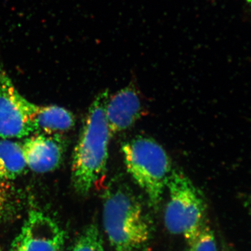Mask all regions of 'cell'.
I'll use <instances>...</instances> for the list:
<instances>
[{
  "label": "cell",
  "instance_id": "4fadbf2b",
  "mask_svg": "<svg viewBox=\"0 0 251 251\" xmlns=\"http://www.w3.org/2000/svg\"><path fill=\"white\" fill-rule=\"evenodd\" d=\"M7 190L4 182L0 181V213L4 211L9 201V193Z\"/></svg>",
  "mask_w": 251,
  "mask_h": 251
},
{
  "label": "cell",
  "instance_id": "7a4b0ae2",
  "mask_svg": "<svg viewBox=\"0 0 251 251\" xmlns=\"http://www.w3.org/2000/svg\"><path fill=\"white\" fill-rule=\"evenodd\" d=\"M108 90L99 93L90 105L73 155L72 180L74 189L86 196L106 170L111 138L105 116Z\"/></svg>",
  "mask_w": 251,
  "mask_h": 251
},
{
  "label": "cell",
  "instance_id": "8992f818",
  "mask_svg": "<svg viewBox=\"0 0 251 251\" xmlns=\"http://www.w3.org/2000/svg\"><path fill=\"white\" fill-rule=\"evenodd\" d=\"M28 168L37 173L54 171L62 163L67 142L61 134L34 133L21 143Z\"/></svg>",
  "mask_w": 251,
  "mask_h": 251
},
{
  "label": "cell",
  "instance_id": "30bf717a",
  "mask_svg": "<svg viewBox=\"0 0 251 251\" xmlns=\"http://www.w3.org/2000/svg\"><path fill=\"white\" fill-rule=\"evenodd\" d=\"M27 168L21 143L0 138V181L16 179Z\"/></svg>",
  "mask_w": 251,
  "mask_h": 251
},
{
  "label": "cell",
  "instance_id": "7c38bea8",
  "mask_svg": "<svg viewBox=\"0 0 251 251\" xmlns=\"http://www.w3.org/2000/svg\"><path fill=\"white\" fill-rule=\"evenodd\" d=\"M186 242V251H218L215 235L206 224L192 239Z\"/></svg>",
  "mask_w": 251,
  "mask_h": 251
},
{
  "label": "cell",
  "instance_id": "ba28073f",
  "mask_svg": "<svg viewBox=\"0 0 251 251\" xmlns=\"http://www.w3.org/2000/svg\"><path fill=\"white\" fill-rule=\"evenodd\" d=\"M25 251H62L64 233L58 224L39 211H31L23 226Z\"/></svg>",
  "mask_w": 251,
  "mask_h": 251
},
{
  "label": "cell",
  "instance_id": "9c48e42d",
  "mask_svg": "<svg viewBox=\"0 0 251 251\" xmlns=\"http://www.w3.org/2000/svg\"><path fill=\"white\" fill-rule=\"evenodd\" d=\"M20 103L34 129V133L62 134L75 125L72 112L57 105L41 106L21 95Z\"/></svg>",
  "mask_w": 251,
  "mask_h": 251
},
{
  "label": "cell",
  "instance_id": "8fae6325",
  "mask_svg": "<svg viewBox=\"0 0 251 251\" xmlns=\"http://www.w3.org/2000/svg\"><path fill=\"white\" fill-rule=\"evenodd\" d=\"M70 251H105L98 226L89 225L83 229Z\"/></svg>",
  "mask_w": 251,
  "mask_h": 251
},
{
  "label": "cell",
  "instance_id": "5bb4252c",
  "mask_svg": "<svg viewBox=\"0 0 251 251\" xmlns=\"http://www.w3.org/2000/svg\"><path fill=\"white\" fill-rule=\"evenodd\" d=\"M10 251H25L24 242H23V236L21 232L11 244Z\"/></svg>",
  "mask_w": 251,
  "mask_h": 251
},
{
  "label": "cell",
  "instance_id": "5b68a950",
  "mask_svg": "<svg viewBox=\"0 0 251 251\" xmlns=\"http://www.w3.org/2000/svg\"><path fill=\"white\" fill-rule=\"evenodd\" d=\"M21 95L0 63V138L20 139L34 134L20 103Z\"/></svg>",
  "mask_w": 251,
  "mask_h": 251
},
{
  "label": "cell",
  "instance_id": "277c9868",
  "mask_svg": "<svg viewBox=\"0 0 251 251\" xmlns=\"http://www.w3.org/2000/svg\"><path fill=\"white\" fill-rule=\"evenodd\" d=\"M166 188L164 223L168 232L192 239L206 224V202L202 191L183 172L173 169Z\"/></svg>",
  "mask_w": 251,
  "mask_h": 251
},
{
  "label": "cell",
  "instance_id": "3957f363",
  "mask_svg": "<svg viewBox=\"0 0 251 251\" xmlns=\"http://www.w3.org/2000/svg\"><path fill=\"white\" fill-rule=\"evenodd\" d=\"M122 152L128 174L156 210L173 171L171 158L158 142L144 135L125 142Z\"/></svg>",
  "mask_w": 251,
  "mask_h": 251
},
{
  "label": "cell",
  "instance_id": "2e32d148",
  "mask_svg": "<svg viewBox=\"0 0 251 251\" xmlns=\"http://www.w3.org/2000/svg\"><path fill=\"white\" fill-rule=\"evenodd\" d=\"M249 1H251V0H249Z\"/></svg>",
  "mask_w": 251,
  "mask_h": 251
},
{
  "label": "cell",
  "instance_id": "52a82bcc",
  "mask_svg": "<svg viewBox=\"0 0 251 251\" xmlns=\"http://www.w3.org/2000/svg\"><path fill=\"white\" fill-rule=\"evenodd\" d=\"M144 112L139 91L133 84L109 97L105 116L111 138L133 126L143 116Z\"/></svg>",
  "mask_w": 251,
  "mask_h": 251
},
{
  "label": "cell",
  "instance_id": "9a60e30c",
  "mask_svg": "<svg viewBox=\"0 0 251 251\" xmlns=\"http://www.w3.org/2000/svg\"><path fill=\"white\" fill-rule=\"evenodd\" d=\"M250 206H251V201H250Z\"/></svg>",
  "mask_w": 251,
  "mask_h": 251
},
{
  "label": "cell",
  "instance_id": "6da1fadb",
  "mask_svg": "<svg viewBox=\"0 0 251 251\" xmlns=\"http://www.w3.org/2000/svg\"><path fill=\"white\" fill-rule=\"evenodd\" d=\"M103 226L115 251H145L152 235L151 222L139 200L119 180L110 183L103 193Z\"/></svg>",
  "mask_w": 251,
  "mask_h": 251
}]
</instances>
